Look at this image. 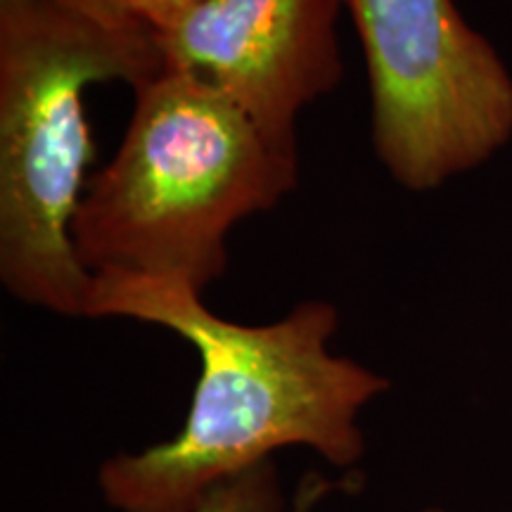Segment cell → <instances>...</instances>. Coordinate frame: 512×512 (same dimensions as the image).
Segmentation results:
<instances>
[{
  "label": "cell",
  "instance_id": "obj_2",
  "mask_svg": "<svg viewBox=\"0 0 512 512\" xmlns=\"http://www.w3.org/2000/svg\"><path fill=\"white\" fill-rule=\"evenodd\" d=\"M133 93L124 138L76 211V254L91 275L204 292L226 271L230 228L297 188V143L174 69H159Z\"/></svg>",
  "mask_w": 512,
  "mask_h": 512
},
{
  "label": "cell",
  "instance_id": "obj_8",
  "mask_svg": "<svg viewBox=\"0 0 512 512\" xmlns=\"http://www.w3.org/2000/svg\"><path fill=\"white\" fill-rule=\"evenodd\" d=\"M425 512H444V510H437V508H432V510H425Z\"/></svg>",
  "mask_w": 512,
  "mask_h": 512
},
{
  "label": "cell",
  "instance_id": "obj_7",
  "mask_svg": "<svg viewBox=\"0 0 512 512\" xmlns=\"http://www.w3.org/2000/svg\"><path fill=\"white\" fill-rule=\"evenodd\" d=\"M69 3L117 22L136 24L155 34L197 0H69Z\"/></svg>",
  "mask_w": 512,
  "mask_h": 512
},
{
  "label": "cell",
  "instance_id": "obj_1",
  "mask_svg": "<svg viewBox=\"0 0 512 512\" xmlns=\"http://www.w3.org/2000/svg\"><path fill=\"white\" fill-rule=\"evenodd\" d=\"M86 318L159 325L190 342L202 363L183 430L102 465V494L121 512H195L211 489L287 446L354 465L366 451L358 413L389 389L387 377L328 349L339 313L323 299L275 323L240 325L188 285L102 273L93 275Z\"/></svg>",
  "mask_w": 512,
  "mask_h": 512
},
{
  "label": "cell",
  "instance_id": "obj_3",
  "mask_svg": "<svg viewBox=\"0 0 512 512\" xmlns=\"http://www.w3.org/2000/svg\"><path fill=\"white\" fill-rule=\"evenodd\" d=\"M159 69L143 27L69 0H0V283L19 302L86 318L93 275L72 238L95 159L86 91Z\"/></svg>",
  "mask_w": 512,
  "mask_h": 512
},
{
  "label": "cell",
  "instance_id": "obj_5",
  "mask_svg": "<svg viewBox=\"0 0 512 512\" xmlns=\"http://www.w3.org/2000/svg\"><path fill=\"white\" fill-rule=\"evenodd\" d=\"M339 0H197L155 31L162 69L207 83L271 136L297 143L306 105L335 91Z\"/></svg>",
  "mask_w": 512,
  "mask_h": 512
},
{
  "label": "cell",
  "instance_id": "obj_4",
  "mask_svg": "<svg viewBox=\"0 0 512 512\" xmlns=\"http://www.w3.org/2000/svg\"><path fill=\"white\" fill-rule=\"evenodd\" d=\"M361 38L370 138L394 183L430 192L512 140V74L453 0H339Z\"/></svg>",
  "mask_w": 512,
  "mask_h": 512
},
{
  "label": "cell",
  "instance_id": "obj_6",
  "mask_svg": "<svg viewBox=\"0 0 512 512\" xmlns=\"http://www.w3.org/2000/svg\"><path fill=\"white\" fill-rule=\"evenodd\" d=\"M283 496L271 460L211 489L195 512H280Z\"/></svg>",
  "mask_w": 512,
  "mask_h": 512
}]
</instances>
